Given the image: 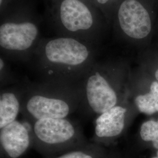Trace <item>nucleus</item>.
I'll return each mask as SVG.
<instances>
[{
  "label": "nucleus",
  "mask_w": 158,
  "mask_h": 158,
  "mask_svg": "<svg viewBox=\"0 0 158 158\" xmlns=\"http://www.w3.org/2000/svg\"><path fill=\"white\" fill-rule=\"evenodd\" d=\"M94 46L68 36L42 38L31 60L42 81L79 85L96 62Z\"/></svg>",
  "instance_id": "obj_1"
},
{
  "label": "nucleus",
  "mask_w": 158,
  "mask_h": 158,
  "mask_svg": "<svg viewBox=\"0 0 158 158\" xmlns=\"http://www.w3.org/2000/svg\"><path fill=\"white\" fill-rule=\"evenodd\" d=\"M40 19L27 0H18L1 15L0 48L6 59L29 62L40 40Z\"/></svg>",
  "instance_id": "obj_2"
},
{
  "label": "nucleus",
  "mask_w": 158,
  "mask_h": 158,
  "mask_svg": "<svg viewBox=\"0 0 158 158\" xmlns=\"http://www.w3.org/2000/svg\"><path fill=\"white\" fill-rule=\"evenodd\" d=\"M21 114L29 123L41 118H65L79 110L81 88L79 85L28 82L23 85Z\"/></svg>",
  "instance_id": "obj_3"
},
{
  "label": "nucleus",
  "mask_w": 158,
  "mask_h": 158,
  "mask_svg": "<svg viewBox=\"0 0 158 158\" xmlns=\"http://www.w3.org/2000/svg\"><path fill=\"white\" fill-rule=\"evenodd\" d=\"M48 15L58 36L95 45L101 29L100 10L84 0H48Z\"/></svg>",
  "instance_id": "obj_4"
},
{
  "label": "nucleus",
  "mask_w": 158,
  "mask_h": 158,
  "mask_svg": "<svg viewBox=\"0 0 158 158\" xmlns=\"http://www.w3.org/2000/svg\"><path fill=\"white\" fill-rule=\"evenodd\" d=\"M111 71L96 62L81 81L78 110L85 117L98 116L118 104V89L114 81L116 78H113Z\"/></svg>",
  "instance_id": "obj_5"
},
{
  "label": "nucleus",
  "mask_w": 158,
  "mask_h": 158,
  "mask_svg": "<svg viewBox=\"0 0 158 158\" xmlns=\"http://www.w3.org/2000/svg\"><path fill=\"white\" fill-rule=\"evenodd\" d=\"M29 123L33 143L44 149H59L85 143L80 125L68 118H41Z\"/></svg>",
  "instance_id": "obj_6"
},
{
  "label": "nucleus",
  "mask_w": 158,
  "mask_h": 158,
  "mask_svg": "<svg viewBox=\"0 0 158 158\" xmlns=\"http://www.w3.org/2000/svg\"><path fill=\"white\" fill-rule=\"evenodd\" d=\"M117 14L119 27L127 37L141 40L151 32V18L147 10L138 1H123L119 5Z\"/></svg>",
  "instance_id": "obj_7"
},
{
  "label": "nucleus",
  "mask_w": 158,
  "mask_h": 158,
  "mask_svg": "<svg viewBox=\"0 0 158 158\" xmlns=\"http://www.w3.org/2000/svg\"><path fill=\"white\" fill-rule=\"evenodd\" d=\"M32 143L31 126L26 120L17 119L0 129L1 148L10 158L21 157Z\"/></svg>",
  "instance_id": "obj_8"
},
{
  "label": "nucleus",
  "mask_w": 158,
  "mask_h": 158,
  "mask_svg": "<svg viewBox=\"0 0 158 158\" xmlns=\"http://www.w3.org/2000/svg\"><path fill=\"white\" fill-rule=\"evenodd\" d=\"M128 111L127 108L118 104L97 116L94 139L103 140L119 135L124 130Z\"/></svg>",
  "instance_id": "obj_9"
},
{
  "label": "nucleus",
  "mask_w": 158,
  "mask_h": 158,
  "mask_svg": "<svg viewBox=\"0 0 158 158\" xmlns=\"http://www.w3.org/2000/svg\"><path fill=\"white\" fill-rule=\"evenodd\" d=\"M23 85L1 89L0 93V129L17 120L23 106Z\"/></svg>",
  "instance_id": "obj_10"
},
{
  "label": "nucleus",
  "mask_w": 158,
  "mask_h": 158,
  "mask_svg": "<svg viewBox=\"0 0 158 158\" xmlns=\"http://www.w3.org/2000/svg\"><path fill=\"white\" fill-rule=\"evenodd\" d=\"M135 104L138 110L141 113L151 115L158 112V82H153L148 93L136 96Z\"/></svg>",
  "instance_id": "obj_11"
},
{
  "label": "nucleus",
  "mask_w": 158,
  "mask_h": 158,
  "mask_svg": "<svg viewBox=\"0 0 158 158\" xmlns=\"http://www.w3.org/2000/svg\"><path fill=\"white\" fill-rule=\"evenodd\" d=\"M140 135L145 141H151L155 148L158 149V120H150L143 123Z\"/></svg>",
  "instance_id": "obj_12"
},
{
  "label": "nucleus",
  "mask_w": 158,
  "mask_h": 158,
  "mask_svg": "<svg viewBox=\"0 0 158 158\" xmlns=\"http://www.w3.org/2000/svg\"><path fill=\"white\" fill-rule=\"evenodd\" d=\"M15 82L14 75L7 62V59L3 55L0 57V85L1 88Z\"/></svg>",
  "instance_id": "obj_13"
},
{
  "label": "nucleus",
  "mask_w": 158,
  "mask_h": 158,
  "mask_svg": "<svg viewBox=\"0 0 158 158\" xmlns=\"http://www.w3.org/2000/svg\"><path fill=\"white\" fill-rule=\"evenodd\" d=\"M57 158H95V155L92 149H77L63 154Z\"/></svg>",
  "instance_id": "obj_14"
},
{
  "label": "nucleus",
  "mask_w": 158,
  "mask_h": 158,
  "mask_svg": "<svg viewBox=\"0 0 158 158\" xmlns=\"http://www.w3.org/2000/svg\"><path fill=\"white\" fill-rule=\"evenodd\" d=\"M114 1L115 0H93V4L100 10L106 11Z\"/></svg>",
  "instance_id": "obj_15"
},
{
  "label": "nucleus",
  "mask_w": 158,
  "mask_h": 158,
  "mask_svg": "<svg viewBox=\"0 0 158 158\" xmlns=\"http://www.w3.org/2000/svg\"><path fill=\"white\" fill-rule=\"evenodd\" d=\"M18 0H0V13L2 15Z\"/></svg>",
  "instance_id": "obj_16"
},
{
  "label": "nucleus",
  "mask_w": 158,
  "mask_h": 158,
  "mask_svg": "<svg viewBox=\"0 0 158 158\" xmlns=\"http://www.w3.org/2000/svg\"><path fill=\"white\" fill-rule=\"evenodd\" d=\"M155 77H156V79L158 81V69L156 70V72H155Z\"/></svg>",
  "instance_id": "obj_17"
},
{
  "label": "nucleus",
  "mask_w": 158,
  "mask_h": 158,
  "mask_svg": "<svg viewBox=\"0 0 158 158\" xmlns=\"http://www.w3.org/2000/svg\"><path fill=\"white\" fill-rule=\"evenodd\" d=\"M84 1H87V2H90V3L93 4V0H84Z\"/></svg>",
  "instance_id": "obj_18"
},
{
  "label": "nucleus",
  "mask_w": 158,
  "mask_h": 158,
  "mask_svg": "<svg viewBox=\"0 0 158 158\" xmlns=\"http://www.w3.org/2000/svg\"><path fill=\"white\" fill-rule=\"evenodd\" d=\"M152 158H158V151L157 152V156L156 157H153Z\"/></svg>",
  "instance_id": "obj_19"
}]
</instances>
